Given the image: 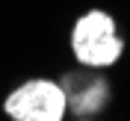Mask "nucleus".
Wrapping results in <instances>:
<instances>
[{"label":"nucleus","instance_id":"1","mask_svg":"<svg viewBox=\"0 0 130 121\" xmlns=\"http://www.w3.org/2000/svg\"><path fill=\"white\" fill-rule=\"evenodd\" d=\"M68 44H71V56L77 59V65L92 68V71H106L124 56V39L118 32L115 18L106 9L83 12L71 27Z\"/></svg>","mask_w":130,"mask_h":121},{"label":"nucleus","instance_id":"2","mask_svg":"<svg viewBox=\"0 0 130 121\" xmlns=\"http://www.w3.org/2000/svg\"><path fill=\"white\" fill-rule=\"evenodd\" d=\"M3 112L12 121H65L68 95L62 80L30 77L6 95Z\"/></svg>","mask_w":130,"mask_h":121},{"label":"nucleus","instance_id":"3","mask_svg":"<svg viewBox=\"0 0 130 121\" xmlns=\"http://www.w3.org/2000/svg\"><path fill=\"white\" fill-rule=\"evenodd\" d=\"M62 86H65V95H68V112H74L77 118H92L106 106L109 86L92 68H83V74L65 77Z\"/></svg>","mask_w":130,"mask_h":121},{"label":"nucleus","instance_id":"4","mask_svg":"<svg viewBox=\"0 0 130 121\" xmlns=\"http://www.w3.org/2000/svg\"><path fill=\"white\" fill-rule=\"evenodd\" d=\"M80 121H92V118H80Z\"/></svg>","mask_w":130,"mask_h":121}]
</instances>
